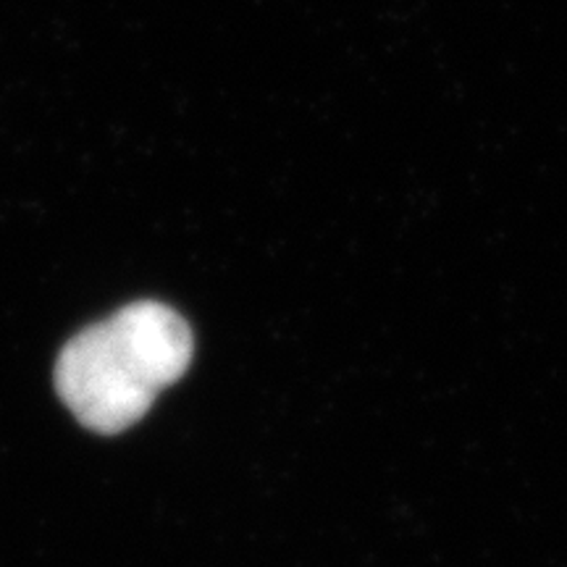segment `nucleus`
Segmentation results:
<instances>
[{
    "instance_id": "f257e3e1",
    "label": "nucleus",
    "mask_w": 567,
    "mask_h": 567,
    "mask_svg": "<svg viewBox=\"0 0 567 567\" xmlns=\"http://www.w3.org/2000/svg\"><path fill=\"white\" fill-rule=\"evenodd\" d=\"M193 350V329L174 308L140 300L87 326L63 347L55 389L82 425L118 434L182 379Z\"/></svg>"
}]
</instances>
